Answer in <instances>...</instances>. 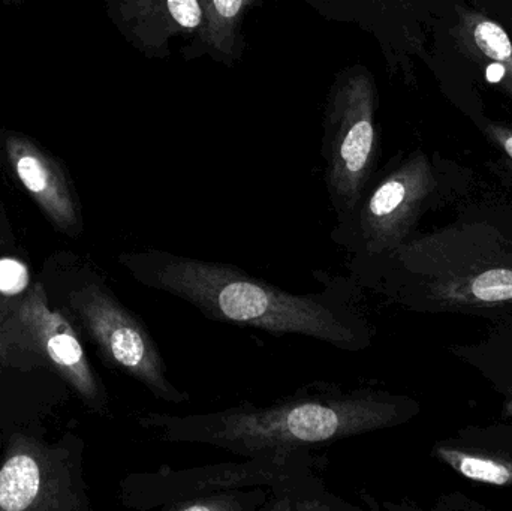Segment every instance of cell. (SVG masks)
<instances>
[{"label": "cell", "mask_w": 512, "mask_h": 511, "mask_svg": "<svg viewBox=\"0 0 512 511\" xmlns=\"http://www.w3.org/2000/svg\"><path fill=\"white\" fill-rule=\"evenodd\" d=\"M261 0H200L203 29L186 50L191 57H212L216 62L233 66L243 56L246 15Z\"/></svg>", "instance_id": "10"}, {"label": "cell", "mask_w": 512, "mask_h": 511, "mask_svg": "<svg viewBox=\"0 0 512 511\" xmlns=\"http://www.w3.org/2000/svg\"><path fill=\"white\" fill-rule=\"evenodd\" d=\"M487 135L490 140L505 153L508 161L512 164V129L498 123H489L486 126Z\"/></svg>", "instance_id": "20"}, {"label": "cell", "mask_w": 512, "mask_h": 511, "mask_svg": "<svg viewBox=\"0 0 512 511\" xmlns=\"http://www.w3.org/2000/svg\"><path fill=\"white\" fill-rule=\"evenodd\" d=\"M126 264L141 284L189 303L218 323L304 336L351 353L372 344L366 320L328 293H288L234 264L161 249L129 255Z\"/></svg>", "instance_id": "2"}, {"label": "cell", "mask_w": 512, "mask_h": 511, "mask_svg": "<svg viewBox=\"0 0 512 511\" xmlns=\"http://www.w3.org/2000/svg\"><path fill=\"white\" fill-rule=\"evenodd\" d=\"M303 2L312 6L319 15L327 20L360 26V15H358L355 0H303Z\"/></svg>", "instance_id": "17"}, {"label": "cell", "mask_w": 512, "mask_h": 511, "mask_svg": "<svg viewBox=\"0 0 512 511\" xmlns=\"http://www.w3.org/2000/svg\"><path fill=\"white\" fill-rule=\"evenodd\" d=\"M378 86L366 66L337 72L324 110L322 158L336 225L345 224L373 182L379 159Z\"/></svg>", "instance_id": "4"}, {"label": "cell", "mask_w": 512, "mask_h": 511, "mask_svg": "<svg viewBox=\"0 0 512 511\" xmlns=\"http://www.w3.org/2000/svg\"><path fill=\"white\" fill-rule=\"evenodd\" d=\"M29 275L23 264L15 260H0V291L18 294L27 287Z\"/></svg>", "instance_id": "19"}, {"label": "cell", "mask_w": 512, "mask_h": 511, "mask_svg": "<svg viewBox=\"0 0 512 511\" xmlns=\"http://www.w3.org/2000/svg\"><path fill=\"white\" fill-rule=\"evenodd\" d=\"M460 26L468 50L492 65L496 81L512 98V41L507 30L481 14H463Z\"/></svg>", "instance_id": "12"}, {"label": "cell", "mask_w": 512, "mask_h": 511, "mask_svg": "<svg viewBox=\"0 0 512 511\" xmlns=\"http://www.w3.org/2000/svg\"><path fill=\"white\" fill-rule=\"evenodd\" d=\"M433 455L465 479L512 486V426L462 429L439 441Z\"/></svg>", "instance_id": "8"}, {"label": "cell", "mask_w": 512, "mask_h": 511, "mask_svg": "<svg viewBox=\"0 0 512 511\" xmlns=\"http://www.w3.org/2000/svg\"><path fill=\"white\" fill-rule=\"evenodd\" d=\"M17 173L24 186L33 194L42 195L47 192L50 180H48L47 170L38 159L33 158V156H23L18 161Z\"/></svg>", "instance_id": "18"}, {"label": "cell", "mask_w": 512, "mask_h": 511, "mask_svg": "<svg viewBox=\"0 0 512 511\" xmlns=\"http://www.w3.org/2000/svg\"><path fill=\"white\" fill-rule=\"evenodd\" d=\"M454 351L501 393L512 414V321L495 330L486 341Z\"/></svg>", "instance_id": "11"}, {"label": "cell", "mask_w": 512, "mask_h": 511, "mask_svg": "<svg viewBox=\"0 0 512 511\" xmlns=\"http://www.w3.org/2000/svg\"><path fill=\"white\" fill-rule=\"evenodd\" d=\"M264 488L216 492L180 498L165 506V511H256L267 501Z\"/></svg>", "instance_id": "16"}, {"label": "cell", "mask_w": 512, "mask_h": 511, "mask_svg": "<svg viewBox=\"0 0 512 511\" xmlns=\"http://www.w3.org/2000/svg\"><path fill=\"white\" fill-rule=\"evenodd\" d=\"M412 2L414 0H355L360 27L378 39L388 60L397 51L396 45L403 47L414 42L406 24V18L411 17Z\"/></svg>", "instance_id": "13"}, {"label": "cell", "mask_w": 512, "mask_h": 511, "mask_svg": "<svg viewBox=\"0 0 512 511\" xmlns=\"http://www.w3.org/2000/svg\"><path fill=\"white\" fill-rule=\"evenodd\" d=\"M315 467H319V459L310 450L271 453L248 458L246 462L204 465L188 470L164 467L141 477L138 501L141 509L164 510L167 504L194 495L273 489L289 480L315 474Z\"/></svg>", "instance_id": "6"}, {"label": "cell", "mask_w": 512, "mask_h": 511, "mask_svg": "<svg viewBox=\"0 0 512 511\" xmlns=\"http://www.w3.org/2000/svg\"><path fill=\"white\" fill-rule=\"evenodd\" d=\"M391 299L415 311L512 314V221L462 219L411 237L369 270Z\"/></svg>", "instance_id": "3"}, {"label": "cell", "mask_w": 512, "mask_h": 511, "mask_svg": "<svg viewBox=\"0 0 512 511\" xmlns=\"http://www.w3.org/2000/svg\"><path fill=\"white\" fill-rule=\"evenodd\" d=\"M83 296L81 312L104 356L158 401L188 404L191 396L168 377L167 363L146 324L98 285L87 288Z\"/></svg>", "instance_id": "7"}, {"label": "cell", "mask_w": 512, "mask_h": 511, "mask_svg": "<svg viewBox=\"0 0 512 511\" xmlns=\"http://www.w3.org/2000/svg\"><path fill=\"white\" fill-rule=\"evenodd\" d=\"M408 396L313 383L268 405L249 402L215 413H149L144 428L164 443L204 444L243 458L294 453L396 428L417 416Z\"/></svg>", "instance_id": "1"}, {"label": "cell", "mask_w": 512, "mask_h": 511, "mask_svg": "<svg viewBox=\"0 0 512 511\" xmlns=\"http://www.w3.org/2000/svg\"><path fill=\"white\" fill-rule=\"evenodd\" d=\"M270 491L261 511L358 510L324 489L315 474L289 480Z\"/></svg>", "instance_id": "14"}, {"label": "cell", "mask_w": 512, "mask_h": 511, "mask_svg": "<svg viewBox=\"0 0 512 511\" xmlns=\"http://www.w3.org/2000/svg\"><path fill=\"white\" fill-rule=\"evenodd\" d=\"M439 180L432 162L415 152L364 192L351 218L336 225L331 239L352 254L361 278L411 239L435 200Z\"/></svg>", "instance_id": "5"}, {"label": "cell", "mask_w": 512, "mask_h": 511, "mask_svg": "<svg viewBox=\"0 0 512 511\" xmlns=\"http://www.w3.org/2000/svg\"><path fill=\"white\" fill-rule=\"evenodd\" d=\"M41 476L38 464L30 456L9 459L0 471V509L26 510L38 495Z\"/></svg>", "instance_id": "15"}, {"label": "cell", "mask_w": 512, "mask_h": 511, "mask_svg": "<svg viewBox=\"0 0 512 511\" xmlns=\"http://www.w3.org/2000/svg\"><path fill=\"white\" fill-rule=\"evenodd\" d=\"M123 14L135 45L155 60L170 56L176 39L194 41L203 29L200 0H125Z\"/></svg>", "instance_id": "9"}]
</instances>
